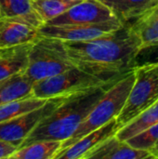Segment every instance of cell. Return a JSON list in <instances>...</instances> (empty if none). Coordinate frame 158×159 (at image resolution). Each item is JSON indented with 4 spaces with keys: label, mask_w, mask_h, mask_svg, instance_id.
Masks as SVG:
<instances>
[{
    "label": "cell",
    "mask_w": 158,
    "mask_h": 159,
    "mask_svg": "<svg viewBox=\"0 0 158 159\" xmlns=\"http://www.w3.org/2000/svg\"><path fill=\"white\" fill-rule=\"evenodd\" d=\"M74 67L106 81L120 79L133 69V61L142 43L130 25L81 42L61 41Z\"/></svg>",
    "instance_id": "cell-1"
},
{
    "label": "cell",
    "mask_w": 158,
    "mask_h": 159,
    "mask_svg": "<svg viewBox=\"0 0 158 159\" xmlns=\"http://www.w3.org/2000/svg\"><path fill=\"white\" fill-rule=\"evenodd\" d=\"M115 82L67 96L52 113L39 122L20 146L35 141L64 142L71 138L105 91Z\"/></svg>",
    "instance_id": "cell-2"
},
{
    "label": "cell",
    "mask_w": 158,
    "mask_h": 159,
    "mask_svg": "<svg viewBox=\"0 0 158 159\" xmlns=\"http://www.w3.org/2000/svg\"><path fill=\"white\" fill-rule=\"evenodd\" d=\"M134 81L135 72L133 68L105 91L71 138L62 142L61 151L74 144L84 135L116 118L126 103Z\"/></svg>",
    "instance_id": "cell-3"
},
{
    "label": "cell",
    "mask_w": 158,
    "mask_h": 159,
    "mask_svg": "<svg viewBox=\"0 0 158 159\" xmlns=\"http://www.w3.org/2000/svg\"><path fill=\"white\" fill-rule=\"evenodd\" d=\"M73 67L61 40L39 36L31 46L24 74L34 83Z\"/></svg>",
    "instance_id": "cell-4"
},
{
    "label": "cell",
    "mask_w": 158,
    "mask_h": 159,
    "mask_svg": "<svg viewBox=\"0 0 158 159\" xmlns=\"http://www.w3.org/2000/svg\"><path fill=\"white\" fill-rule=\"evenodd\" d=\"M134 72L135 81L116 117L119 129L158 101V61L137 66Z\"/></svg>",
    "instance_id": "cell-5"
},
{
    "label": "cell",
    "mask_w": 158,
    "mask_h": 159,
    "mask_svg": "<svg viewBox=\"0 0 158 159\" xmlns=\"http://www.w3.org/2000/svg\"><path fill=\"white\" fill-rule=\"evenodd\" d=\"M115 81L117 80L106 81L76 67H73L56 75L34 82L32 94L37 98L50 99L87 91Z\"/></svg>",
    "instance_id": "cell-6"
},
{
    "label": "cell",
    "mask_w": 158,
    "mask_h": 159,
    "mask_svg": "<svg viewBox=\"0 0 158 159\" xmlns=\"http://www.w3.org/2000/svg\"><path fill=\"white\" fill-rule=\"evenodd\" d=\"M66 97L67 96L50 98L42 106L0 123V139L12 143L20 147L21 143L39 122L52 113Z\"/></svg>",
    "instance_id": "cell-7"
},
{
    "label": "cell",
    "mask_w": 158,
    "mask_h": 159,
    "mask_svg": "<svg viewBox=\"0 0 158 159\" xmlns=\"http://www.w3.org/2000/svg\"><path fill=\"white\" fill-rule=\"evenodd\" d=\"M122 26V22L118 20L93 24H43L38 28V33L40 36L64 42H81L110 34Z\"/></svg>",
    "instance_id": "cell-8"
},
{
    "label": "cell",
    "mask_w": 158,
    "mask_h": 159,
    "mask_svg": "<svg viewBox=\"0 0 158 159\" xmlns=\"http://www.w3.org/2000/svg\"><path fill=\"white\" fill-rule=\"evenodd\" d=\"M115 20L112 10L100 0H83L45 24H93Z\"/></svg>",
    "instance_id": "cell-9"
},
{
    "label": "cell",
    "mask_w": 158,
    "mask_h": 159,
    "mask_svg": "<svg viewBox=\"0 0 158 159\" xmlns=\"http://www.w3.org/2000/svg\"><path fill=\"white\" fill-rule=\"evenodd\" d=\"M38 28L18 18H0V48L34 42L39 37Z\"/></svg>",
    "instance_id": "cell-10"
},
{
    "label": "cell",
    "mask_w": 158,
    "mask_h": 159,
    "mask_svg": "<svg viewBox=\"0 0 158 159\" xmlns=\"http://www.w3.org/2000/svg\"><path fill=\"white\" fill-rule=\"evenodd\" d=\"M118 129L116 118H114L99 129L84 135L71 146L61 151L55 159H83L88 152L107 138L115 135Z\"/></svg>",
    "instance_id": "cell-11"
},
{
    "label": "cell",
    "mask_w": 158,
    "mask_h": 159,
    "mask_svg": "<svg viewBox=\"0 0 158 159\" xmlns=\"http://www.w3.org/2000/svg\"><path fill=\"white\" fill-rule=\"evenodd\" d=\"M153 158L144 150L135 149L127 142L120 141L115 134L102 142L88 152L83 159H146Z\"/></svg>",
    "instance_id": "cell-12"
},
{
    "label": "cell",
    "mask_w": 158,
    "mask_h": 159,
    "mask_svg": "<svg viewBox=\"0 0 158 159\" xmlns=\"http://www.w3.org/2000/svg\"><path fill=\"white\" fill-rule=\"evenodd\" d=\"M123 25H131L158 7V0H100Z\"/></svg>",
    "instance_id": "cell-13"
},
{
    "label": "cell",
    "mask_w": 158,
    "mask_h": 159,
    "mask_svg": "<svg viewBox=\"0 0 158 159\" xmlns=\"http://www.w3.org/2000/svg\"><path fill=\"white\" fill-rule=\"evenodd\" d=\"M34 43V42H33ZM33 43L2 48L0 51V80L24 73Z\"/></svg>",
    "instance_id": "cell-14"
},
{
    "label": "cell",
    "mask_w": 158,
    "mask_h": 159,
    "mask_svg": "<svg viewBox=\"0 0 158 159\" xmlns=\"http://www.w3.org/2000/svg\"><path fill=\"white\" fill-rule=\"evenodd\" d=\"M62 142L43 140L22 145L9 159H55L60 153Z\"/></svg>",
    "instance_id": "cell-15"
},
{
    "label": "cell",
    "mask_w": 158,
    "mask_h": 159,
    "mask_svg": "<svg viewBox=\"0 0 158 159\" xmlns=\"http://www.w3.org/2000/svg\"><path fill=\"white\" fill-rule=\"evenodd\" d=\"M33 84L24 73L0 80V105L33 95Z\"/></svg>",
    "instance_id": "cell-16"
},
{
    "label": "cell",
    "mask_w": 158,
    "mask_h": 159,
    "mask_svg": "<svg viewBox=\"0 0 158 159\" xmlns=\"http://www.w3.org/2000/svg\"><path fill=\"white\" fill-rule=\"evenodd\" d=\"M156 123H158V101L138 115L128 124L120 128L116 131L115 136L120 141L126 142Z\"/></svg>",
    "instance_id": "cell-17"
},
{
    "label": "cell",
    "mask_w": 158,
    "mask_h": 159,
    "mask_svg": "<svg viewBox=\"0 0 158 159\" xmlns=\"http://www.w3.org/2000/svg\"><path fill=\"white\" fill-rule=\"evenodd\" d=\"M1 18H18L39 28L43 21L33 7L32 0H0Z\"/></svg>",
    "instance_id": "cell-18"
},
{
    "label": "cell",
    "mask_w": 158,
    "mask_h": 159,
    "mask_svg": "<svg viewBox=\"0 0 158 159\" xmlns=\"http://www.w3.org/2000/svg\"><path fill=\"white\" fill-rule=\"evenodd\" d=\"M48 99H41L33 95L8 102L0 105V123L10 120L18 116L25 114L42 106Z\"/></svg>",
    "instance_id": "cell-19"
},
{
    "label": "cell",
    "mask_w": 158,
    "mask_h": 159,
    "mask_svg": "<svg viewBox=\"0 0 158 159\" xmlns=\"http://www.w3.org/2000/svg\"><path fill=\"white\" fill-rule=\"evenodd\" d=\"M126 142L135 149L149 152L153 158H158V123Z\"/></svg>",
    "instance_id": "cell-20"
},
{
    "label": "cell",
    "mask_w": 158,
    "mask_h": 159,
    "mask_svg": "<svg viewBox=\"0 0 158 159\" xmlns=\"http://www.w3.org/2000/svg\"><path fill=\"white\" fill-rule=\"evenodd\" d=\"M32 5L44 24L74 6L62 0H32Z\"/></svg>",
    "instance_id": "cell-21"
},
{
    "label": "cell",
    "mask_w": 158,
    "mask_h": 159,
    "mask_svg": "<svg viewBox=\"0 0 158 159\" xmlns=\"http://www.w3.org/2000/svg\"><path fill=\"white\" fill-rule=\"evenodd\" d=\"M130 26L140 37L142 45L158 40V16L145 18Z\"/></svg>",
    "instance_id": "cell-22"
},
{
    "label": "cell",
    "mask_w": 158,
    "mask_h": 159,
    "mask_svg": "<svg viewBox=\"0 0 158 159\" xmlns=\"http://www.w3.org/2000/svg\"><path fill=\"white\" fill-rule=\"evenodd\" d=\"M158 61V40L142 45L133 61V68Z\"/></svg>",
    "instance_id": "cell-23"
},
{
    "label": "cell",
    "mask_w": 158,
    "mask_h": 159,
    "mask_svg": "<svg viewBox=\"0 0 158 159\" xmlns=\"http://www.w3.org/2000/svg\"><path fill=\"white\" fill-rule=\"evenodd\" d=\"M19 147L7 141L0 139V159L10 158Z\"/></svg>",
    "instance_id": "cell-24"
},
{
    "label": "cell",
    "mask_w": 158,
    "mask_h": 159,
    "mask_svg": "<svg viewBox=\"0 0 158 159\" xmlns=\"http://www.w3.org/2000/svg\"><path fill=\"white\" fill-rule=\"evenodd\" d=\"M156 16H158V7H156V8H155L149 15H147L146 17H144V18H142V20H143V19H145V18H148V17H156ZM139 21V20H138ZM137 22V21H136Z\"/></svg>",
    "instance_id": "cell-25"
},
{
    "label": "cell",
    "mask_w": 158,
    "mask_h": 159,
    "mask_svg": "<svg viewBox=\"0 0 158 159\" xmlns=\"http://www.w3.org/2000/svg\"><path fill=\"white\" fill-rule=\"evenodd\" d=\"M62 1H64L66 3H69V4H72V5H75V4H77V3H79V2H81L83 0H62Z\"/></svg>",
    "instance_id": "cell-26"
},
{
    "label": "cell",
    "mask_w": 158,
    "mask_h": 159,
    "mask_svg": "<svg viewBox=\"0 0 158 159\" xmlns=\"http://www.w3.org/2000/svg\"><path fill=\"white\" fill-rule=\"evenodd\" d=\"M0 18H1V13H0Z\"/></svg>",
    "instance_id": "cell-27"
},
{
    "label": "cell",
    "mask_w": 158,
    "mask_h": 159,
    "mask_svg": "<svg viewBox=\"0 0 158 159\" xmlns=\"http://www.w3.org/2000/svg\"><path fill=\"white\" fill-rule=\"evenodd\" d=\"M1 49H2V48H0V51H1Z\"/></svg>",
    "instance_id": "cell-28"
}]
</instances>
